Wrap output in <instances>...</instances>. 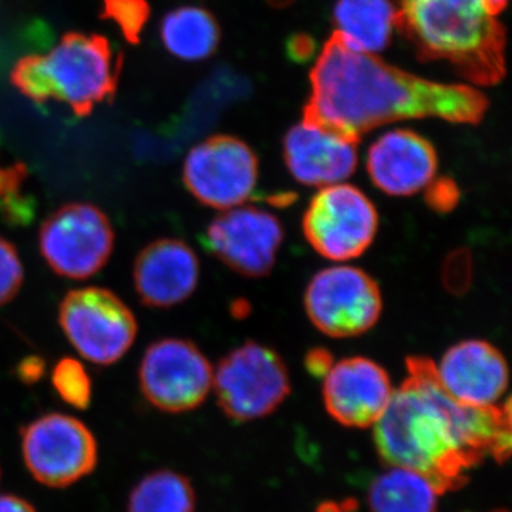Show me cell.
I'll return each mask as SVG.
<instances>
[{
  "label": "cell",
  "instance_id": "6da1fadb",
  "mask_svg": "<svg viewBox=\"0 0 512 512\" xmlns=\"http://www.w3.org/2000/svg\"><path fill=\"white\" fill-rule=\"evenodd\" d=\"M407 369L409 377L375 423L377 450L387 463L423 474L444 493L464 483L468 468L485 456L507 460L510 402L466 406L441 389L430 360L412 357Z\"/></svg>",
  "mask_w": 512,
  "mask_h": 512
},
{
  "label": "cell",
  "instance_id": "7a4b0ae2",
  "mask_svg": "<svg viewBox=\"0 0 512 512\" xmlns=\"http://www.w3.org/2000/svg\"><path fill=\"white\" fill-rule=\"evenodd\" d=\"M311 87L303 120L355 141L403 120L478 124L490 103L474 87L430 82L375 55L356 52L336 32L313 66Z\"/></svg>",
  "mask_w": 512,
  "mask_h": 512
},
{
  "label": "cell",
  "instance_id": "3957f363",
  "mask_svg": "<svg viewBox=\"0 0 512 512\" xmlns=\"http://www.w3.org/2000/svg\"><path fill=\"white\" fill-rule=\"evenodd\" d=\"M394 28L421 62H446L463 79L494 86L505 76L507 33L485 0H390Z\"/></svg>",
  "mask_w": 512,
  "mask_h": 512
},
{
  "label": "cell",
  "instance_id": "277c9868",
  "mask_svg": "<svg viewBox=\"0 0 512 512\" xmlns=\"http://www.w3.org/2000/svg\"><path fill=\"white\" fill-rule=\"evenodd\" d=\"M53 99L66 103L79 117L113 101L123 56L114 53L104 36L70 32L45 56Z\"/></svg>",
  "mask_w": 512,
  "mask_h": 512
},
{
  "label": "cell",
  "instance_id": "5b68a950",
  "mask_svg": "<svg viewBox=\"0 0 512 512\" xmlns=\"http://www.w3.org/2000/svg\"><path fill=\"white\" fill-rule=\"evenodd\" d=\"M302 228L306 241L323 258L348 262L375 241L379 214L360 188L340 183L320 188L306 208Z\"/></svg>",
  "mask_w": 512,
  "mask_h": 512
},
{
  "label": "cell",
  "instance_id": "8992f818",
  "mask_svg": "<svg viewBox=\"0 0 512 512\" xmlns=\"http://www.w3.org/2000/svg\"><path fill=\"white\" fill-rule=\"evenodd\" d=\"M212 387L228 417L249 421L278 409L288 397L291 379L275 350L247 342L221 360Z\"/></svg>",
  "mask_w": 512,
  "mask_h": 512
},
{
  "label": "cell",
  "instance_id": "52a82bcc",
  "mask_svg": "<svg viewBox=\"0 0 512 512\" xmlns=\"http://www.w3.org/2000/svg\"><path fill=\"white\" fill-rule=\"evenodd\" d=\"M64 335L89 362L109 366L126 355L138 326L136 316L116 293L101 288L74 289L59 306Z\"/></svg>",
  "mask_w": 512,
  "mask_h": 512
},
{
  "label": "cell",
  "instance_id": "ba28073f",
  "mask_svg": "<svg viewBox=\"0 0 512 512\" xmlns=\"http://www.w3.org/2000/svg\"><path fill=\"white\" fill-rule=\"evenodd\" d=\"M39 248L57 275L87 279L100 272L113 254V227L96 205L72 202L43 221Z\"/></svg>",
  "mask_w": 512,
  "mask_h": 512
},
{
  "label": "cell",
  "instance_id": "9c48e42d",
  "mask_svg": "<svg viewBox=\"0 0 512 512\" xmlns=\"http://www.w3.org/2000/svg\"><path fill=\"white\" fill-rule=\"evenodd\" d=\"M305 309L316 329L330 338H355L372 329L382 315V292L363 269L329 266L309 282Z\"/></svg>",
  "mask_w": 512,
  "mask_h": 512
},
{
  "label": "cell",
  "instance_id": "30bf717a",
  "mask_svg": "<svg viewBox=\"0 0 512 512\" xmlns=\"http://www.w3.org/2000/svg\"><path fill=\"white\" fill-rule=\"evenodd\" d=\"M259 177V161L245 141L212 136L185 157L183 178L192 197L214 210L247 204Z\"/></svg>",
  "mask_w": 512,
  "mask_h": 512
},
{
  "label": "cell",
  "instance_id": "8fae6325",
  "mask_svg": "<svg viewBox=\"0 0 512 512\" xmlns=\"http://www.w3.org/2000/svg\"><path fill=\"white\" fill-rule=\"evenodd\" d=\"M23 460L39 483L69 487L89 476L97 464V441L76 417L52 413L39 417L22 434Z\"/></svg>",
  "mask_w": 512,
  "mask_h": 512
},
{
  "label": "cell",
  "instance_id": "7c38bea8",
  "mask_svg": "<svg viewBox=\"0 0 512 512\" xmlns=\"http://www.w3.org/2000/svg\"><path fill=\"white\" fill-rule=\"evenodd\" d=\"M138 380L147 402L156 409L183 413L197 409L207 399L214 370L190 340L161 339L144 353Z\"/></svg>",
  "mask_w": 512,
  "mask_h": 512
},
{
  "label": "cell",
  "instance_id": "4fadbf2b",
  "mask_svg": "<svg viewBox=\"0 0 512 512\" xmlns=\"http://www.w3.org/2000/svg\"><path fill=\"white\" fill-rule=\"evenodd\" d=\"M284 242V227L275 214L255 205L222 211L208 225L205 245L237 274H269Z\"/></svg>",
  "mask_w": 512,
  "mask_h": 512
},
{
  "label": "cell",
  "instance_id": "5bb4252c",
  "mask_svg": "<svg viewBox=\"0 0 512 512\" xmlns=\"http://www.w3.org/2000/svg\"><path fill=\"white\" fill-rule=\"evenodd\" d=\"M393 394L389 373L367 357L332 362L323 375V400L333 419L349 427H369L382 416Z\"/></svg>",
  "mask_w": 512,
  "mask_h": 512
},
{
  "label": "cell",
  "instance_id": "9a60e30c",
  "mask_svg": "<svg viewBox=\"0 0 512 512\" xmlns=\"http://www.w3.org/2000/svg\"><path fill=\"white\" fill-rule=\"evenodd\" d=\"M433 373L441 389L471 407L498 406L507 392V360L484 340H463L441 356Z\"/></svg>",
  "mask_w": 512,
  "mask_h": 512
},
{
  "label": "cell",
  "instance_id": "2e32d148",
  "mask_svg": "<svg viewBox=\"0 0 512 512\" xmlns=\"http://www.w3.org/2000/svg\"><path fill=\"white\" fill-rule=\"evenodd\" d=\"M366 167L370 180L384 194L412 197L436 180L439 157L427 138L399 128L370 146Z\"/></svg>",
  "mask_w": 512,
  "mask_h": 512
},
{
  "label": "cell",
  "instance_id": "e0dca14e",
  "mask_svg": "<svg viewBox=\"0 0 512 512\" xmlns=\"http://www.w3.org/2000/svg\"><path fill=\"white\" fill-rule=\"evenodd\" d=\"M284 158L298 183L316 188L345 183L359 163L357 141L306 120L286 133Z\"/></svg>",
  "mask_w": 512,
  "mask_h": 512
},
{
  "label": "cell",
  "instance_id": "ac0fdd59",
  "mask_svg": "<svg viewBox=\"0 0 512 512\" xmlns=\"http://www.w3.org/2000/svg\"><path fill=\"white\" fill-rule=\"evenodd\" d=\"M134 288L148 308H171L190 298L200 281V261L181 239L163 238L138 254Z\"/></svg>",
  "mask_w": 512,
  "mask_h": 512
},
{
  "label": "cell",
  "instance_id": "d6986e66",
  "mask_svg": "<svg viewBox=\"0 0 512 512\" xmlns=\"http://www.w3.org/2000/svg\"><path fill=\"white\" fill-rule=\"evenodd\" d=\"M393 13L390 0H338L333 22L350 49L375 55L389 45Z\"/></svg>",
  "mask_w": 512,
  "mask_h": 512
},
{
  "label": "cell",
  "instance_id": "ffe728a7",
  "mask_svg": "<svg viewBox=\"0 0 512 512\" xmlns=\"http://www.w3.org/2000/svg\"><path fill=\"white\" fill-rule=\"evenodd\" d=\"M160 35L171 55L188 62H198L217 52L221 29L207 9L183 6L164 16Z\"/></svg>",
  "mask_w": 512,
  "mask_h": 512
},
{
  "label": "cell",
  "instance_id": "44dd1931",
  "mask_svg": "<svg viewBox=\"0 0 512 512\" xmlns=\"http://www.w3.org/2000/svg\"><path fill=\"white\" fill-rule=\"evenodd\" d=\"M440 491L429 478L394 467L377 477L369 491L372 512H436Z\"/></svg>",
  "mask_w": 512,
  "mask_h": 512
},
{
  "label": "cell",
  "instance_id": "7402d4cb",
  "mask_svg": "<svg viewBox=\"0 0 512 512\" xmlns=\"http://www.w3.org/2000/svg\"><path fill=\"white\" fill-rule=\"evenodd\" d=\"M195 495L190 481L160 470L148 474L134 488L127 512H194Z\"/></svg>",
  "mask_w": 512,
  "mask_h": 512
},
{
  "label": "cell",
  "instance_id": "603a6c76",
  "mask_svg": "<svg viewBox=\"0 0 512 512\" xmlns=\"http://www.w3.org/2000/svg\"><path fill=\"white\" fill-rule=\"evenodd\" d=\"M26 178L25 164H0V214L10 224H26L35 214V202L23 192Z\"/></svg>",
  "mask_w": 512,
  "mask_h": 512
},
{
  "label": "cell",
  "instance_id": "cb8c5ba5",
  "mask_svg": "<svg viewBox=\"0 0 512 512\" xmlns=\"http://www.w3.org/2000/svg\"><path fill=\"white\" fill-rule=\"evenodd\" d=\"M52 384L60 399L76 409L84 410L92 402V379L79 360L64 357L53 367Z\"/></svg>",
  "mask_w": 512,
  "mask_h": 512
},
{
  "label": "cell",
  "instance_id": "d4e9b609",
  "mask_svg": "<svg viewBox=\"0 0 512 512\" xmlns=\"http://www.w3.org/2000/svg\"><path fill=\"white\" fill-rule=\"evenodd\" d=\"M10 80L23 96L37 104H46L53 99L52 83L47 73L45 56L22 57L13 67Z\"/></svg>",
  "mask_w": 512,
  "mask_h": 512
},
{
  "label": "cell",
  "instance_id": "484cf974",
  "mask_svg": "<svg viewBox=\"0 0 512 512\" xmlns=\"http://www.w3.org/2000/svg\"><path fill=\"white\" fill-rule=\"evenodd\" d=\"M150 15L148 0H103L100 16L116 23L128 43L138 45Z\"/></svg>",
  "mask_w": 512,
  "mask_h": 512
},
{
  "label": "cell",
  "instance_id": "4316f807",
  "mask_svg": "<svg viewBox=\"0 0 512 512\" xmlns=\"http://www.w3.org/2000/svg\"><path fill=\"white\" fill-rule=\"evenodd\" d=\"M25 271L15 245L0 237V306L16 298L22 289Z\"/></svg>",
  "mask_w": 512,
  "mask_h": 512
},
{
  "label": "cell",
  "instance_id": "83f0119b",
  "mask_svg": "<svg viewBox=\"0 0 512 512\" xmlns=\"http://www.w3.org/2000/svg\"><path fill=\"white\" fill-rule=\"evenodd\" d=\"M471 276V261L467 252H456L447 259L444 284L453 292L466 289Z\"/></svg>",
  "mask_w": 512,
  "mask_h": 512
},
{
  "label": "cell",
  "instance_id": "f1b7e54d",
  "mask_svg": "<svg viewBox=\"0 0 512 512\" xmlns=\"http://www.w3.org/2000/svg\"><path fill=\"white\" fill-rule=\"evenodd\" d=\"M427 190H429L430 204L434 208L446 211L456 205L458 191L456 184L451 183V181L434 180Z\"/></svg>",
  "mask_w": 512,
  "mask_h": 512
},
{
  "label": "cell",
  "instance_id": "f546056e",
  "mask_svg": "<svg viewBox=\"0 0 512 512\" xmlns=\"http://www.w3.org/2000/svg\"><path fill=\"white\" fill-rule=\"evenodd\" d=\"M316 43L311 36L305 33L293 35L286 43V53L293 62L305 63L315 55Z\"/></svg>",
  "mask_w": 512,
  "mask_h": 512
},
{
  "label": "cell",
  "instance_id": "4dcf8cb0",
  "mask_svg": "<svg viewBox=\"0 0 512 512\" xmlns=\"http://www.w3.org/2000/svg\"><path fill=\"white\" fill-rule=\"evenodd\" d=\"M43 372H45V362L39 357H28L19 366L20 379L26 383L37 382L43 376Z\"/></svg>",
  "mask_w": 512,
  "mask_h": 512
},
{
  "label": "cell",
  "instance_id": "1f68e13d",
  "mask_svg": "<svg viewBox=\"0 0 512 512\" xmlns=\"http://www.w3.org/2000/svg\"><path fill=\"white\" fill-rule=\"evenodd\" d=\"M0 512H36L32 504L16 495H0Z\"/></svg>",
  "mask_w": 512,
  "mask_h": 512
},
{
  "label": "cell",
  "instance_id": "d6a6232c",
  "mask_svg": "<svg viewBox=\"0 0 512 512\" xmlns=\"http://www.w3.org/2000/svg\"><path fill=\"white\" fill-rule=\"evenodd\" d=\"M332 365V359L326 352H312L311 355L308 356V367L309 370L313 373V375L323 377L328 369Z\"/></svg>",
  "mask_w": 512,
  "mask_h": 512
},
{
  "label": "cell",
  "instance_id": "836d02e7",
  "mask_svg": "<svg viewBox=\"0 0 512 512\" xmlns=\"http://www.w3.org/2000/svg\"><path fill=\"white\" fill-rule=\"evenodd\" d=\"M485 3H487V8L490 9V12L497 16L498 13L503 12L508 0H485Z\"/></svg>",
  "mask_w": 512,
  "mask_h": 512
},
{
  "label": "cell",
  "instance_id": "e575fe53",
  "mask_svg": "<svg viewBox=\"0 0 512 512\" xmlns=\"http://www.w3.org/2000/svg\"><path fill=\"white\" fill-rule=\"evenodd\" d=\"M266 2L274 6V8H286V6L291 5L295 0H266Z\"/></svg>",
  "mask_w": 512,
  "mask_h": 512
}]
</instances>
